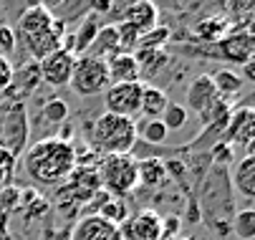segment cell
Wrapping results in <instances>:
<instances>
[{"label":"cell","mask_w":255,"mask_h":240,"mask_svg":"<svg viewBox=\"0 0 255 240\" xmlns=\"http://www.w3.org/2000/svg\"><path fill=\"white\" fill-rule=\"evenodd\" d=\"M76 162L79 157L74 144L61 142L58 136H46V139H38L33 147L25 149L23 169L38 185H58L74 172Z\"/></svg>","instance_id":"obj_1"},{"label":"cell","mask_w":255,"mask_h":240,"mask_svg":"<svg viewBox=\"0 0 255 240\" xmlns=\"http://www.w3.org/2000/svg\"><path fill=\"white\" fill-rule=\"evenodd\" d=\"M139 136H136V121L117 114H101L94 121L91 129V144L101 157L109 154H131L136 147Z\"/></svg>","instance_id":"obj_2"},{"label":"cell","mask_w":255,"mask_h":240,"mask_svg":"<svg viewBox=\"0 0 255 240\" xmlns=\"http://www.w3.org/2000/svg\"><path fill=\"white\" fill-rule=\"evenodd\" d=\"M99 169V180H101V190L109 192L112 197H127L136 185V157L131 154H109L101 157Z\"/></svg>","instance_id":"obj_3"},{"label":"cell","mask_w":255,"mask_h":240,"mask_svg":"<svg viewBox=\"0 0 255 240\" xmlns=\"http://www.w3.org/2000/svg\"><path fill=\"white\" fill-rule=\"evenodd\" d=\"M30 139V124L25 104L15 101L0 112V147L8 149L13 157H20Z\"/></svg>","instance_id":"obj_4"},{"label":"cell","mask_w":255,"mask_h":240,"mask_svg":"<svg viewBox=\"0 0 255 240\" xmlns=\"http://www.w3.org/2000/svg\"><path fill=\"white\" fill-rule=\"evenodd\" d=\"M68 86L79 96H99L104 94L112 81H109V68L106 61L91 58V56H79L74 63V74H71Z\"/></svg>","instance_id":"obj_5"},{"label":"cell","mask_w":255,"mask_h":240,"mask_svg":"<svg viewBox=\"0 0 255 240\" xmlns=\"http://www.w3.org/2000/svg\"><path fill=\"white\" fill-rule=\"evenodd\" d=\"M141 89H144V84H139V81L136 84H112L104 91L106 114L134 119L139 114V104H141Z\"/></svg>","instance_id":"obj_6"},{"label":"cell","mask_w":255,"mask_h":240,"mask_svg":"<svg viewBox=\"0 0 255 240\" xmlns=\"http://www.w3.org/2000/svg\"><path fill=\"white\" fill-rule=\"evenodd\" d=\"M68 182L61 187V200L76 202V205H86L99 190H101V180H99V169L96 167H74V172L66 177Z\"/></svg>","instance_id":"obj_7"},{"label":"cell","mask_w":255,"mask_h":240,"mask_svg":"<svg viewBox=\"0 0 255 240\" xmlns=\"http://www.w3.org/2000/svg\"><path fill=\"white\" fill-rule=\"evenodd\" d=\"M253 136H255V112L250 107H243V109H233L230 112V119L223 129V136L220 142L225 144H243L245 147V157L253 154Z\"/></svg>","instance_id":"obj_8"},{"label":"cell","mask_w":255,"mask_h":240,"mask_svg":"<svg viewBox=\"0 0 255 240\" xmlns=\"http://www.w3.org/2000/svg\"><path fill=\"white\" fill-rule=\"evenodd\" d=\"M220 56L235 66H245L255 58V36H253V25L250 28H238L230 30L228 36L217 43Z\"/></svg>","instance_id":"obj_9"},{"label":"cell","mask_w":255,"mask_h":240,"mask_svg":"<svg viewBox=\"0 0 255 240\" xmlns=\"http://www.w3.org/2000/svg\"><path fill=\"white\" fill-rule=\"evenodd\" d=\"M41 68L35 61H28L18 68H13V81L8 86V91L3 94V101H10V104H15V101H20V104H25V99L30 94L38 91L41 86Z\"/></svg>","instance_id":"obj_10"},{"label":"cell","mask_w":255,"mask_h":240,"mask_svg":"<svg viewBox=\"0 0 255 240\" xmlns=\"http://www.w3.org/2000/svg\"><path fill=\"white\" fill-rule=\"evenodd\" d=\"M74 63H76V56L68 53V51H56L51 53L48 58H43L38 63L41 68V81L53 86V89H61V86H68L71 81V74H74Z\"/></svg>","instance_id":"obj_11"},{"label":"cell","mask_w":255,"mask_h":240,"mask_svg":"<svg viewBox=\"0 0 255 240\" xmlns=\"http://www.w3.org/2000/svg\"><path fill=\"white\" fill-rule=\"evenodd\" d=\"M68 240H124L119 225L106 223L99 215H84L68 230Z\"/></svg>","instance_id":"obj_12"},{"label":"cell","mask_w":255,"mask_h":240,"mask_svg":"<svg viewBox=\"0 0 255 240\" xmlns=\"http://www.w3.org/2000/svg\"><path fill=\"white\" fill-rule=\"evenodd\" d=\"M124 240H159L162 238V218L154 210H141L134 218H127L122 225Z\"/></svg>","instance_id":"obj_13"},{"label":"cell","mask_w":255,"mask_h":240,"mask_svg":"<svg viewBox=\"0 0 255 240\" xmlns=\"http://www.w3.org/2000/svg\"><path fill=\"white\" fill-rule=\"evenodd\" d=\"M217 99H220V94H217V89L212 84V76L210 74H200L187 86V99H185L187 104H185V109L195 112L197 117H202V114H207L215 107Z\"/></svg>","instance_id":"obj_14"},{"label":"cell","mask_w":255,"mask_h":240,"mask_svg":"<svg viewBox=\"0 0 255 240\" xmlns=\"http://www.w3.org/2000/svg\"><path fill=\"white\" fill-rule=\"evenodd\" d=\"M122 48H119V33H117V23H109V25H101L96 30V36L89 46V51L84 56H91V58H101V61H109L119 56Z\"/></svg>","instance_id":"obj_15"},{"label":"cell","mask_w":255,"mask_h":240,"mask_svg":"<svg viewBox=\"0 0 255 240\" xmlns=\"http://www.w3.org/2000/svg\"><path fill=\"white\" fill-rule=\"evenodd\" d=\"M157 18H159L157 5H154V3H147V0H141V3H129V5H124L119 20L129 23V25H131L134 30H139V33H147V30H152V28L157 25Z\"/></svg>","instance_id":"obj_16"},{"label":"cell","mask_w":255,"mask_h":240,"mask_svg":"<svg viewBox=\"0 0 255 240\" xmlns=\"http://www.w3.org/2000/svg\"><path fill=\"white\" fill-rule=\"evenodd\" d=\"M51 20H53V13L48 10V5H28L23 10V15L18 18V33L15 36L20 38H28V36H35L46 28H51Z\"/></svg>","instance_id":"obj_17"},{"label":"cell","mask_w":255,"mask_h":240,"mask_svg":"<svg viewBox=\"0 0 255 240\" xmlns=\"http://www.w3.org/2000/svg\"><path fill=\"white\" fill-rule=\"evenodd\" d=\"M106 68H109V81L112 84H136L139 81V66H136L134 53H119L114 58H109Z\"/></svg>","instance_id":"obj_18"},{"label":"cell","mask_w":255,"mask_h":240,"mask_svg":"<svg viewBox=\"0 0 255 240\" xmlns=\"http://www.w3.org/2000/svg\"><path fill=\"white\" fill-rule=\"evenodd\" d=\"M23 41H25V46H28L30 61H35V63H41L43 58H48L51 53H56V51L63 48V38H58L51 28L35 33V36H28V38H23Z\"/></svg>","instance_id":"obj_19"},{"label":"cell","mask_w":255,"mask_h":240,"mask_svg":"<svg viewBox=\"0 0 255 240\" xmlns=\"http://www.w3.org/2000/svg\"><path fill=\"white\" fill-rule=\"evenodd\" d=\"M139 66V81H154L169 63V53L162 51H134Z\"/></svg>","instance_id":"obj_20"},{"label":"cell","mask_w":255,"mask_h":240,"mask_svg":"<svg viewBox=\"0 0 255 240\" xmlns=\"http://www.w3.org/2000/svg\"><path fill=\"white\" fill-rule=\"evenodd\" d=\"M167 104H169V99H167V94H164L159 86L147 84V86L141 89V104H139V114H141L144 119H147V121H152V119H162V114H164Z\"/></svg>","instance_id":"obj_21"},{"label":"cell","mask_w":255,"mask_h":240,"mask_svg":"<svg viewBox=\"0 0 255 240\" xmlns=\"http://www.w3.org/2000/svg\"><path fill=\"white\" fill-rule=\"evenodd\" d=\"M136 180L144 187H159L167 182V169H164V159L159 157H144L136 159Z\"/></svg>","instance_id":"obj_22"},{"label":"cell","mask_w":255,"mask_h":240,"mask_svg":"<svg viewBox=\"0 0 255 240\" xmlns=\"http://www.w3.org/2000/svg\"><path fill=\"white\" fill-rule=\"evenodd\" d=\"M233 185H235V190L243 197H248V200L255 197V154H250V157L243 154V159L235 164V169H233Z\"/></svg>","instance_id":"obj_23"},{"label":"cell","mask_w":255,"mask_h":240,"mask_svg":"<svg viewBox=\"0 0 255 240\" xmlns=\"http://www.w3.org/2000/svg\"><path fill=\"white\" fill-rule=\"evenodd\" d=\"M228 33H230V23H228V18H223V15L205 18V20H200L197 28H195V36H197L200 41H210V43H215V41L220 43Z\"/></svg>","instance_id":"obj_24"},{"label":"cell","mask_w":255,"mask_h":240,"mask_svg":"<svg viewBox=\"0 0 255 240\" xmlns=\"http://www.w3.org/2000/svg\"><path fill=\"white\" fill-rule=\"evenodd\" d=\"M172 38V30L167 25H154L152 30L141 33L139 36V43H136V51H162Z\"/></svg>","instance_id":"obj_25"},{"label":"cell","mask_w":255,"mask_h":240,"mask_svg":"<svg viewBox=\"0 0 255 240\" xmlns=\"http://www.w3.org/2000/svg\"><path fill=\"white\" fill-rule=\"evenodd\" d=\"M212 84H215L217 94H220V96L225 99V96H230V94H240L245 81L240 79V74H238V71H230V68H220V71H215Z\"/></svg>","instance_id":"obj_26"},{"label":"cell","mask_w":255,"mask_h":240,"mask_svg":"<svg viewBox=\"0 0 255 240\" xmlns=\"http://www.w3.org/2000/svg\"><path fill=\"white\" fill-rule=\"evenodd\" d=\"M41 119H43L46 124H53V126L66 124V119H68V104H66L61 96L46 99V104L41 107Z\"/></svg>","instance_id":"obj_27"},{"label":"cell","mask_w":255,"mask_h":240,"mask_svg":"<svg viewBox=\"0 0 255 240\" xmlns=\"http://www.w3.org/2000/svg\"><path fill=\"white\" fill-rule=\"evenodd\" d=\"M233 233L240 238V240H253L255 238V210L253 208H243L233 215V223H230Z\"/></svg>","instance_id":"obj_28"},{"label":"cell","mask_w":255,"mask_h":240,"mask_svg":"<svg viewBox=\"0 0 255 240\" xmlns=\"http://www.w3.org/2000/svg\"><path fill=\"white\" fill-rule=\"evenodd\" d=\"M167 134L169 131H167V126L159 119H152V121L144 119V124H136V136H141L147 144H164Z\"/></svg>","instance_id":"obj_29"},{"label":"cell","mask_w":255,"mask_h":240,"mask_svg":"<svg viewBox=\"0 0 255 240\" xmlns=\"http://www.w3.org/2000/svg\"><path fill=\"white\" fill-rule=\"evenodd\" d=\"M99 218H104L106 223H114V225H122L127 218H129V208L122 197H109L104 202V208L99 210Z\"/></svg>","instance_id":"obj_30"},{"label":"cell","mask_w":255,"mask_h":240,"mask_svg":"<svg viewBox=\"0 0 255 240\" xmlns=\"http://www.w3.org/2000/svg\"><path fill=\"white\" fill-rule=\"evenodd\" d=\"M187 119H190V112L185 109V104H177V101H169L159 121L167 126V131H177V129H182V126L187 124Z\"/></svg>","instance_id":"obj_31"},{"label":"cell","mask_w":255,"mask_h":240,"mask_svg":"<svg viewBox=\"0 0 255 240\" xmlns=\"http://www.w3.org/2000/svg\"><path fill=\"white\" fill-rule=\"evenodd\" d=\"M15 169H18V157H13L8 149L0 147V187H10L13 177H15Z\"/></svg>","instance_id":"obj_32"},{"label":"cell","mask_w":255,"mask_h":240,"mask_svg":"<svg viewBox=\"0 0 255 240\" xmlns=\"http://www.w3.org/2000/svg\"><path fill=\"white\" fill-rule=\"evenodd\" d=\"M117 33H119V48H122V53H134L141 33L134 30V28H131L129 23H124V20L117 23Z\"/></svg>","instance_id":"obj_33"},{"label":"cell","mask_w":255,"mask_h":240,"mask_svg":"<svg viewBox=\"0 0 255 240\" xmlns=\"http://www.w3.org/2000/svg\"><path fill=\"white\" fill-rule=\"evenodd\" d=\"M15 48H18V36L13 25H0V56L8 58L15 53Z\"/></svg>","instance_id":"obj_34"},{"label":"cell","mask_w":255,"mask_h":240,"mask_svg":"<svg viewBox=\"0 0 255 240\" xmlns=\"http://www.w3.org/2000/svg\"><path fill=\"white\" fill-rule=\"evenodd\" d=\"M210 157L215 159V164L225 167V164L235 162V147H230V144H225V142H215V147H212Z\"/></svg>","instance_id":"obj_35"},{"label":"cell","mask_w":255,"mask_h":240,"mask_svg":"<svg viewBox=\"0 0 255 240\" xmlns=\"http://www.w3.org/2000/svg\"><path fill=\"white\" fill-rule=\"evenodd\" d=\"M10 81H13V63L0 56V101H3V94L8 91Z\"/></svg>","instance_id":"obj_36"},{"label":"cell","mask_w":255,"mask_h":240,"mask_svg":"<svg viewBox=\"0 0 255 240\" xmlns=\"http://www.w3.org/2000/svg\"><path fill=\"white\" fill-rule=\"evenodd\" d=\"M179 225H182V220H179L177 215L162 218V238H159V240H174L177 233H179Z\"/></svg>","instance_id":"obj_37"},{"label":"cell","mask_w":255,"mask_h":240,"mask_svg":"<svg viewBox=\"0 0 255 240\" xmlns=\"http://www.w3.org/2000/svg\"><path fill=\"white\" fill-rule=\"evenodd\" d=\"M3 208H15L18 205V200H20V190H15V187H5L3 190Z\"/></svg>","instance_id":"obj_38"},{"label":"cell","mask_w":255,"mask_h":240,"mask_svg":"<svg viewBox=\"0 0 255 240\" xmlns=\"http://www.w3.org/2000/svg\"><path fill=\"white\" fill-rule=\"evenodd\" d=\"M240 79L243 81H255V61H250V63L243 66V76Z\"/></svg>","instance_id":"obj_39"},{"label":"cell","mask_w":255,"mask_h":240,"mask_svg":"<svg viewBox=\"0 0 255 240\" xmlns=\"http://www.w3.org/2000/svg\"><path fill=\"white\" fill-rule=\"evenodd\" d=\"M109 10H114V5L106 3V0H104V3H94V5H91V13H94V15H96V13H109Z\"/></svg>","instance_id":"obj_40"},{"label":"cell","mask_w":255,"mask_h":240,"mask_svg":"<svg viewBox=\"0 0 255 240\" xmlns=\"http://www.w3.org/2000/svg\"><path fill=\"white\" fill-rule=\"evenodd\" d=\"M174 240H190V238H179V235H177V238H174Z\"/></svg>","instance_id":"obj_41"}]
</instances>
